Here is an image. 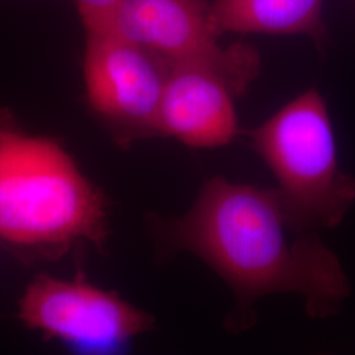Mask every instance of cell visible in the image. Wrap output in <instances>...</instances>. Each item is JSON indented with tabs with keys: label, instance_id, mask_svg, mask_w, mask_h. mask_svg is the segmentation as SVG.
<instances>
[{
	"label": "cell",
	"instance_id": "obj_1",
	"mask_svg": "<svg viewBox=\"0 0 355 355\" xmlns=\"http://www.w3.org/2000/svg\"><path fill=\"white\" fill-rule=\"evenodd\" d=\"M157 229L166 253L190 252L227 282L237 302L233 330L270 293L302 296L312 318L337 315L350 295L338 257L296 224L277 189L209 179L187 214Z\"/></svg>",
	"mask_w": 355,
	"mask_h": 355
},
{
	"label": "cell",
	"instance_id": "obj_2",
	"mask_svg": "<svg viewBox=\"0 0 355 355\" xmlns=\"http://www.w3.org/2000/svg\"><path fill=\"white\" fill-rule=\"evenodd\" d=\"M107 199L57 141L33 136L0 112V239L32 250L76 242L102 248Z\"/></svg>",
	"mask_w": 355,
	"mask_h": 355
},
{
	"label": "cell",
	"instance_id": "obj_3",
	"mask_svg": "<svg viewBox=\"0 0 355 355\" xmlns=\"http://www.w3.org/2000/svg\"><path fill=\"white\" fill-rule=\"evenodd\" d=\"M249 136L300 228L315 232L343 223L355 203V178L340 166L329 111L318 89L300 94Z\"/></svg>",
	"mask_w": 355,
	"mask_h": 355
},
{
	"label": "cell",
	"instance_id": "obj_4",
	"mask_svg": "<svg viewBox=\"0 0 355 355\" xmlns=\"http://www.w3.org/2000/svg\"><path fill=\"white\" fill-rule=\"evenodd\" d=\"M29 329L80 354H117L150 330L154 318L116 292L85 280L38 275L19 302Z\"/></svg>",
	"mask_w": 355,
	"mask_h": 355
},
{
	"label": "cell",
	"instance_id": "obj_5",
	"mask_svg": "<svg viewBox=\"0 0 355 355\" xmlns=\"http://www.w3.org/2000/svg\"><path fill=\"white\" fill-rule=\"evenodd\" d=\"M85 82L89 105L114 140L159 136L158 114L171 62L110 32L87 33Z\"/></svg>",
	"mask_w": 355,
	"mask_h": 355
},
{
	"label": "cell",
	"instance_id": "obj_6",
	"mask_svg": "<svg viewBox=\"0 0 355 355\" xmlns=\"http://www.w3.org/2000/svg\"><path fill=\"white\" fill-rule=\"evenodd\" d=\"M103 32L144 46L171 64L212 66L241 92L257 74L253 51L218 45L204 0H124Z\"/></svg>",
	"mask_w": 355,
	"mask_h": 355
},
{
	"label": "cell",
	"instance_id": "obj_7",
	"mask_svg": "<svg viewBox=\"0 0 355 355\" xmlns=\"http://www.w3.org/2000/svg\"><path fill=\"white\" fill-rule=\"evenodd\" d=\"M240 92L212 66L171 64L158 114L159 136L195 149L228 145L239 133L234 96Z\"/></svg>",
	"mask_w": 355,
	"mask_h": 355
},
{
	"label": "cell",
	"instance_id": "obj_8",
	"mask_svg": "<svg viewBox=\"0 0 355 355\" xmlns=\"http://www.w3.org/2000/svg\"><path fill=\"white\" fill-rule=\"evenodd\" d=\"M209 17L216 33H322V0H215Z\"/></svg>",
	"mask_w": 355,
	"mask_h": 355
},
{
	"label": "cell",
	"instance_id": "obj_9",
	"mask_svg": "<svg viewBox=\"0 0 355 355\" xmlns=\"http://www.w3.org/2000/svg\"><path fill=\"white\" fill-rule=\"evenodd\" d=\"M124 0H76L87 33L103 32Z\"/></svg>",
	"mask_w": 355,
	"mask_h": 355
}]
</instances>
